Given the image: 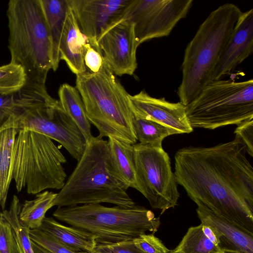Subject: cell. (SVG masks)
Masks as SVG:
<instances>
[{
    "label": "cell",
    "mask_w": 253,
    "mask_h": 253,
    "mask_svg": "<svg viewBox=\"0 0 253 253\" xmlns=\"http://www.w3.org/2000/svg\"><path fill=\"white\" fill-rule=\"evenodd\" d=\"M239 137L210 147L189 146L174 157V174L198 208L253 236V169Z\"/></svg>",
    "instance_id": "cell-1"
},
{
    "label": "cell",
    "mask_w": 253,
    "mask_h": 253,
    "mask_svg": "<svg viewBox=\"0 0 253 253\" xmlns=\"http://www.w3.org/2000/svg\"><path fill=\"white\" fill-rule=\"evenodd\" d=\"M128 188L114 168L108 140L93 136L74 170L57 193L53 206L107 203L132 208L136 204L127 193Z\"/></svg>",
    "instance_id": "cell-2"
},
{
    "label": "cell",
    "mask_w": 253,
    "mask_h": 253,
    "mask_svg": "<svg viewBox=\"0 0 253 253\" xmlns=\"http://www.w3.org/2000/svg\"><path fill=\"white\" fill-rule=\"evenodd\" d=\"M242 12L224 3L211 12L187 44L178 88L180 102L187 105L211 81L214 69Z\"/></svg>",
    "instance_id": "cell-3"
},
{
    "label": "cell",
    "mask_w": 253,
    "mask_h": 253,
    "mask_svg": "<svg viewBox=\"0 0 253 253\" xmlns=\"http://www.w3.org/2000/svg\"><path fill=\"white\" fill-rule=\"evenodd\" d=\"M75 87L99 137H112L131 145L136 143L129 94L105 61L98 72L87 70L76 75Z\"/></svg>",
    "instance_id": "cell-4"
},
{
    "label": "cell",
    "mask_w": 253,
    "mask_h": 253,
    "mask_svg": "<svg viewBox=\"0 0 253 253\" xmlns=\"http://www.w3.org/2000/svg\"><path fill=\"white\" fill-rule=\"evenodd\" d=\"M6 14L10 62L23 67L27 81L45 84L52 69V45L40 0H10Z\"/></svg>",
    "instance_id": "cell-5"
},
{
    "label": "cell",
    "mask_w": 253,
    "mask_h": 253,
    "mask_svg": "<svg viewBox=\"0 0 253 253\" xmlns=\"http://www.w3.org/2000/svg\"><path fill=\"white\" fill-rule=\"evenodd\" d=\"M10 127L44 135L59 143L77 161L87 143L59 100L48 93L45 84L27 81L17 92V105Z\"/></svg>",
    "instance_id": "cell-6"
},
{
    "label": "cell",
    "mask_w": 253,
    "mask_h": 253,
    "mask_svg": "<svg viewBox=\"0 0 253 253\" xmlns=\"http://www.w3.org/2000/svg\"><path fill=\"white\" fill-rule=\"evenodd\" d=\"M53 216L91 233L97 243H103L130 241L147 232L155 233L161 223L151 211L136 205L132 208L100 204L58 207Z\"/></svg>",
    "instance_id": "cell-7"
},
{
    "label": "cell",
    "mask_w": 253,
    "mask_h": 253,
    "mask_svg": "<svg viewBox=\"0 0 253 253\" xmlns=\"http://www.w3.org/2000/svg\"><path fill=\"white\" fill-rule=\"evenodd\" d=\"M12 179L20 192L29 194L47 189H61L67 174L66 159L51 139L28 129H19L12 151Z\"/></svg>",
    "instance_id": "cell-8"
},
{
    "label": "cell",
    "mask_w": 253,
    "mask_h": 253,
    "mask_svg": "<svg viewBox=\"0 0 253 253\" xmlns=\"http://www.w3.org/2000/svg\"><path fill=\"white\" fill-rule=\"evenodd\" d=\"M191 126L214 129L253 119V80L209 83L186 105Z\"/></svg>",
    "instance_id": "cell-9"
},
{
    "label": "cell",
    "mask_w": 253,
    "mask_h": 253,
    "mask_svg": "<svg viewBox=\"0 0 253 253\" xmlns=\"http://www.w3.org/2000/svg\"><path fill=\"white\" fill-rule=\"evenodd\" d=\"M133 145L138 191L162 214L176 206L179 197L169 157L162 144Z\"/></svg>",
    "instance_id": "cell-10"
},
{
    "label": "cell",
    "mask_w": 253,
    "mask_h": 253,
    "mask_svg": "<svg viewBox=\"0 0 253 253\" xmlns=\"http://www.w3.org/2000/svg\"><path fill=\"white\" fill-rule=\"evenodd\" d=\"M193 0H131L123 18L134 25L139 45L148 40L169 36L186 17Z\"/></svg>",
    "instance_id": "cell-11"
},
{
    "label": "cell",
    "mask_w": 253,
    "mask_h": 253,
    "mask_svg": "<svg viewBox=\"0 0 253 253\" xmlns=\"http://www.w3.org/2000/svg\"><path fill=\"white\" fill-rule=\"evenodd\" d=\"M138 45L133 24L123 18L107 29L97 41V48L115 75H132L137 67Z\"/></svg>",
    "instance_id": "cell-12"
},
{
    "label": "cell",
    "mask_w": 253,
    "mask_h": 253,
    "mask_svg": "<svg viewBox=\"0 0 253 253\" xmlns=\"http://www.w3.org/2000/svg\"><path fill=\"white\" fill-rule=\"evenodd\" d=\"M88 42L97 41L110 27L123 19L131 0H67Z\"/></svg>",
    "instance_id": "cell-13"
},
{
    "label": "cell",
    "mask_w": 253,
    "mask_h": 253,
    "mask_svg": "<svg viewBox=\"0 0 253 253\" xmlns=\"http://www.w3.org/2000/svg\"><path fill=\"white\" fill-rule=\"evenodd\" d=\"M129 98L134 115L161 124L175 134L193 131L186 115V105L182 103L153 97L144 90L134 95L129 94Z\"/></svg>",
    "instance_id": "cell-14"
},
{
    "label": "cell",
    "mask_w": 253,
    "mask_h": 253,
    "mask_svg": "<svg viewBox=\"0 0 253 253\" xmlns=\"http://www.w3.org/2000/svg\"><path fill=\"white\" fill-rule=\"evenodd\" d=\"M253 52V9L242 12L213 72L211 81L222 80Z\"/></svg>",
    "instance_id": "cell-15"
},
{
    "label": "cell",
    "mask_w": 253,
    "mask_h": 253,
    "mask_svg": "<svg viewBox=\"0 0 253 253\" xmlns=\"http://www.w3.org/2000/svg\"><path fill=\"white\" fill-rule=\"evenodd\" d=\"M68 4L59 43V56L60 60L66 62L70 70L78 75L87 71L84 62V46L88 41L81 31L68 2Z\"/></svg>",
    "instance_id": "cell-16"
},
{
    "label": "cell",
    "mask_w": 253,
    "mask_h": 253,
    "mask_svg": "<svg viewBox=\"0 0 253 253\" xmlns=\"http://www.w3.org/2000/svg\"><path fill=\"white\" fill-rule=\"evenodd\" d=\"M196 211L201 223L217 231L218 247L223 253H253V236L211 211L199 208Z\"/></svg>",
    "instance_id": "cell-17"
},
{
    "label": "cell",
    "mask_w": 253,
    "mask_h": 253,
    "mask_svg": "<svg viewBox=\"0 0 253 253\" xmlns=\"http://www.w3.org/2000/svg\"><path fill=\"white\" fill-rule=\"evenodd\" d=\"M38 229L58 243L80 253H91L97 244L95 235L61 224L52 217H45Z\"/></svg>",
    "instance_id": "cell-18"
},
{
    "label": "cell",
    "mask_w": 253,
    "mask_h": 253,
    "mask_svg": "<svg viewBox=\"0 0 253 253\" xmlns=\"http://www.w3.org/2000/svg\"><path fill=\"white\" fill-rule=\"evenodd\" d=\"M47 24L52 45V69L55 71L60 62L59 47L66 16L67 0H40Z\"/></svg>",
    "instance_id": "cell-19"
},
{
    "label": "cell",
    "mask_w": 253,
    "mask_h": 253,
    "mask_svg": "<svg viewBox=\"0 0 253 253\" xmlns=\"http://www.w3.org/2000/svg\"><path fill=\"white\" fill-rule=\"evenodd\" d=\"M108 142L111 160L119 177L128 187L138 191L133 145L112 137H109Z\"/></svg>",
    "instance_id": "cell-20"
},
{
    "label": "cell",
    "mask_w": 253,
    "mask_h": 253,
    "mask_svg": "<svg viewBox=\"0 0 253 253\" xmlns=\"http://www.w3.org/2000/svg\"><path fill=\"white\" fill-rule=\"evenodd\" d=\"M58 93L62 108L79 127L87 142L93 136L91 133V124L77 89L65 83L60 86Z\"/></svg>",
    "instance_id": "cell-21"
},
{
    "label": "cell",
    "mask_w": 253,
    "mask_h": 253,
    "mask_svg": "<svg viewBox=\"0 0 253 253\" xmlns=\"http://www.w3.org/2000/svg\"><path fill=\"white\" fill-rule=\"evenodd\" d=\"M18 131L10 127L0 132V206L3 210L12 180V151Z\"/></svg>",
    "instance_id": "cell-22"
},
{
    "label": "cell",
    "mask_w": 253,
    "mask_h": 253,
    "mask_svg": "<svg viewBox=\"0 0 253 253\" xmlns=\"http://www.w3.org/2000/svg\"><path fill=\"white\" fill-rule=\"evenodd\" d=\"M57 193L45 191L37 194L35 198L26 200L19 214L20 220L30 229H38L47 211L53 206Z\"/></svg>",
    "instance_id": "cell-23"
},
{
    "label": "cell",
    "mask_w": 253,
    "mask_h": 253,
    "mask_svg": "<svg viewBox=\"0 0 253 253\" xmlns=\"http://www.w3.org/2000/svg\"><path fill=\"white\" fill-rule=\"evenodd\" d=\"M22 206L19 198L14 195L9 210H4L1 214L12 227L20 253H34L29 235L30 229L19 218Z\"/></svg>",
    "instance_id": "cell-24"
},
{
    "label": "cell",
    "mask_w": 253,
    "mask_h": 253,
    "mask_svg": "<svg viewBox=\"0 0 253 253\" xmlns=\"http://www.w3.org/2000/svg\"><path fill=\"white\" fill-rule=\"evenodd\" d=\"M132 126L137 140L144 144L162 145L165 138L175 134L172 130L161 124L134 115Z\"/></svg>",
    "instance_id": "cell-25"
},
{
    "label": "cell",
    "mask_w": 253,
    "mask_h": 253,
    "mask_svg": "<svg viewBox=\"0 0 253 253\" xmlns=\"http://www.w3.org/2000/svg\"><path fill=\"white\" fill-rule=\"evenodd\" d=\"M173 251L175 253H223L205 236L201 223L190 227Z\"/></svg>",
    "instance_id": "cell-26"
},
{
    "label": "cell",
    "mask_w": 253,
    "mask_h": 253,
    "mask_svg": "<svg viewBox=\"0 0 253 253\" xmlns=\"http://www.w3.org/2000/svg\"><path fill=\"white\" fill-rule=\"evenodd\" d=\"M27 82L26 74L21 66L10 62L0 66V95L16 93Z\"/></svg>",
    "instance_id": "cell-27"
},
{
    "label": "cell",
    "mask_w": 253,
    "mask_h": 253,
    "mask_svg": "<svg viewBox=\"0 0 253 253\" xmlns=\"http://www.w3.org/2000/svg\"><path fill=\"white\" fill-rule=\"evenodd\" d=\"M32 241L52 253H82L58 243L39 229H30Z\"/></svg>",
    "instance_id": "cell-28"
},
{
    "label": "cell",
    "mask_w": 253,
    "mask_h": 253,
    "mask_svg": "<svg viewBox=\"0 0 253 253\" xmlns=\"http://www.w3.org/2000/svg\"><path fill=\"white\" fill-rule=\"evenodd\" d=\"M139 253H168L169 250L154 234H142L132 240Z\"/></svg>",
    "instance_id": "cell-29"
},
{
    "label": "cell",
    "mask_w": 253,
    "mask_h": 253,
    "mask_svg": "<svg viewBox=\"0 0 253 253\" xmlns=\"http://www.w3.org/2000/svg\"><path fill=\"white\" fill-rule=\"evenodd\" d=\"M16 105V92L9 95H0V132L9 128Z\"/></svg>",
    "instance_id": "cell-30"
},
{
    "label": "cell",
    "mask_w": 253,
    "mask_h": 253,
    "mask_svg": "<svg viewBox=\"0 0 253 253\" xmlns=\"http://www.w3.org/2000/svg\"><path fill=\"white\" fill-rule=\"evenodd\" d=\"M0 253H20L12 227L2 214L0 221Z\"/></svg>",
    "instance_id": "cell-31"
},
{
    "label": "cell",
    "mask_w": 253,
    "mask_h": 253,
    "mask_svg": "<svg viewBox=\"0 0 253 253\" xmlns=\"http://www.w3.org/2000/svg\"><path fill=\"white\" fill-rule=\"evenodd\" d=\"M84 59L87 70L93 73L98 72L104 62L98 48L92 45L88 42L84 46Z\"/></svg>",
    "instance_id": "cell-32"
},
{
    "label": "cell",
    "mask_w": 253,
    "mask_h": 253,
    "mask_svg": "<svg viewBox=\"0 0 253 253\" xmlns=\"http://www.w3.org/2000/svg\"><path fill=\"white\" fill-rule=\"evenodd\" d=\"M234 133L246 147L247 152L253 156V119L245 120L237 125Z\"/></svg>",
    "instance_id": "cell-33"
},
{
    "label": "cell",
    "mask_w": 253,
    "mask_h": 253,
    "mask_svg": "<svg viewBox=\"0 0 253 253\" xmlns=\"http://www.w3.org/2000/svg\"><path fill=\"white\" fill-rule=\"evenodd\" d=\"M91 253H139L132 240L117 243H97Z\"/></svg>",
    "instance_id": "cell-34"
},
{
    "label": "cell",
    "mask_w": 253,
    "mask_h": 253,
    "mask_svg": "<svg viewBox=\"0 0 253 253\" xmlns=\"http://www.w3.org/2000/svg\"><path fill=\"white\" fill-rule=\"evenodd\" d=\"M201 224H202V229L205 236L215 245L218 247L219 240L217 238L216 230L211 226Z\"/></svg>",
    "instance_id": "cell-35"
},
{
    "label": "cell",
    "mask_w": 253,
    "mask_h": 253,
    "mask_svg": "<svg viewBox=\"0 0 253 253\" xmlns=\"http://www.w3.org/2000/svg\"><path fill=\"white\" fill-rule=\"evenodd\" d=\"M34 253H52L32 241Z\"/></svg>",
    "instance_id": "cell-36"
},
{
    "label": "cell",
    "mask_w": 253,
    "mask_h": 253,
    "mask_svg": "<svg viewBox=\"0 0 253 253\" xmlns=\"http://www.w3.org/2000/svg\"><path fill=\"white\" fill-rule=\"evenodd\" d=\"M168 253H175L173 251V250H169V252Z\"/></svg>",
    "instance_id": "cell-37"
},
{
    "label": "cell",
    "mask_w": 253,
    "mask_h": 253,
    "mask_svg": "<svg viewBox=\"0 0 253 253\" xmlns=\"http://www.w3.org/2000/svg\"><path fill=\"white\" fill-rule=\"evenodd\" d=\"M1 218V212L0 211V221Z\"/></svg>",
    "instance_id": "cell-38"
},
{
    "label": "cell",
    "mask_w": 253,
    "mask_h": 253,
    "mask_svg": "<svg viewBox=\"0 0 253 253\" xmlns=\"http://www.w3.org/2000/svg\"><path fill=\"white\" fill-rule=\"evenodd\" d=\"M223 253H227V252H224Z\"/></svg>",
    "instance_id": "cell-39"
}]
</instances>
